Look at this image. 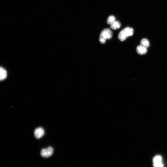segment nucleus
I'll use <instances>...</instances> for the list:
<instances>
[{
	"label": "nucleus",
	"mask_w": 167,
	"mask_h": 167,
	"mask_svg": "<svg viewBox=\"0 0 167 167\" xmlns=\"http://www.w3.org/2000/svg\"><path fill=\"white\" fill-rule=\"evenodd\" d=\"M111 28L115 30L120 28L121 27L120 23L118 21H115L111 25Z\"/></svg>",
	"instance_id": "nucleus-8"
},
{
	"label": "nucleus",
	"mask_w": 167,
	"mask_h": 167,
	"mask_svg": "<svg viewBox=\"0 0 167 167\" xmlns=\"http://www.w3.org/2000/svg\"><path fill=\"white\" fill-rule=\"evenodd\" d=\"M162 157L160 155L155 156L153 159L154 167H164Z\"/></svg>",
	"instance_id": "nucleus-4"
},
{
	"label": "nucleus",
	"mask_w": 167,
	"mask_h": 167,
	"mask_svg": "<svg viewBox=\"0 0 167 167\" xmlns=\"http://www.w3.org/2000/svg\"><path fill=\"white\" fill-rule=\"evenodd\" d=\"M149 42L147 39H143L141 41V45L147 48L149 46Z\"/></svg>",
	"instance_id": "nucleus-9"
},
{
	"label": "nucleus",
	"mask_w": 167,
	"mask_h": 167,
	"mask_svg": "<svg viewBox=\"0 0 167 167\" xmlns=\"http://www.w3.org/2000/svg\"><path fill=\"white\" fill-rule=\"evenodd\" d=\"M6 71L2 67H0V80L5 79L7 77Z\"/></svg>",
	"instance_id": "nucleus-7"
},
{
	"label": "nucleus",
	"mask_w": 167,
	"mask_h": 167,
	"mask_svg": "<svg viewBox=\"0 0 167 167\" xmlns=\"http://www.w3.org/2000/svg\"><path fill=\"white\" fill-rule=\"evenodd\" d=\"M113 33L111 30L109 29H105L100 33L99 40L100 43L104 44L107 39H111L112 37Z\"/></svg>",
	"instance_id": "nucleus-2"
},
{
	"label": "nucleus",
	"mask_w": 167,
	"mask_h": 167,
	"mask_svg": "<svg viewBox=\"0 0 167 167\" xmlns=\"http://www.w3.org/2000/svg\"><path fill=\"white\" fill-rule=\"evenodd\" d=\"M134 30L132 28L129 27H126L120 32L118 39L121 41H124L128 37L132 36Z\"/></svg>",
	"instance_id": "nucleus-1"
},
{
	"label": "nucleus",
	"mask_w": 167,
	"mask_h": 167,
	"mask_svg": "<svg viewBox=\"0 0 167 167\" xmlns=\"http://www.w3.org/2000/svg\"><path fill=\"white\" fill-rule=\"evenodd\" d=\"M137 51L138 53L141 55L145 54L147 51V48L141 45L137 47Z\"/></svg>",
	"instance_id": "nucleus-6"
},
{
	"label": "nucleus",
	"mask_w": 167,
	"mask_h": 167,
	"mask_svg": "<svg viewBox=\"0 0 167 167\" xmlns=\"http://www.w3.org/2000/svg\"><path fill=\"white\" fill-rule=\"evenodd\" d=\"M44 131L43 128L40 127L36 128L34 132L35 137L37 139H40L44 135Z\"/></svg>",
	"instance_id": "nucleus-5"
},
{
	"label": "nucleus",
	"mask_w": 167,
	"mask_h": 167,
	"mask_svg": "<svg viewBox=\"0 0 167 167\" xmlns=\"http://www.w3.org/2000/svg\"><path fill=\"white\" fill-rule=\"evenodd\" d=\"M53 152V148L50 146L47 148L42 149L41 152V155L43 158H47L52 156Z\"/></svg>",
	"instance_id": "nucleus-3"
},
{
	"label": "nucleus",
	"mask_w": 167,
	"mask_h": 167,
	"mask_svg": "<svg viewBox=\"0 0 167 167\" xmlns=\"http://www.w3.org/2000/svg\"><path fill=\"white\" fill-rule=\"evenodd\" d=\"M115 21V17L113 15H111L109 17L107 20V23L109 25H111Z\"/></svg>",
	"instance_id": "nucleus-10"
}]
</instances>
